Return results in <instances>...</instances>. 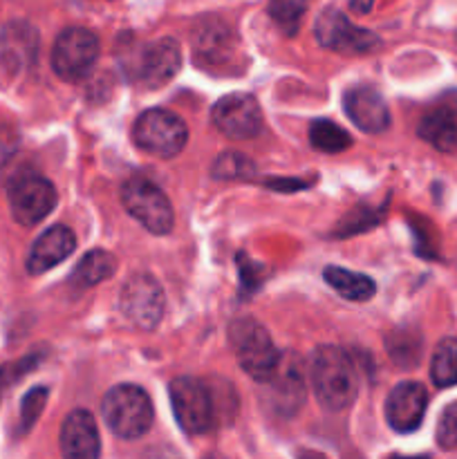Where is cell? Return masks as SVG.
Segmentation results:
<instances>
[{"instance_id": "cell-15", "label": "cell", "mask_w": 457, "mask_h": 459, "mask_svg": "<svg viewBox=\"0 0 457 459\" xmlns=\"http://www.w3.org/2000/svg\"><path fill=\"white\" fill-rule=\"evenodd\" d=\"M269 385V402H272L273 411L278 415L291 417L305 402V379H303V366H300L296 354H285L280 357L276 372L272 379L267 381Z\"/></svg>"}, {"instance_id": "cell-30", "label": "cell", "mask_w": 457, "mask_h": 459, "mask_svg": "<svg viewBox=\"0 0 457 459\" xmlns=\"http://www.w3.org/2000/svg\"><path fill=\"white\" fill-rule=\"evenodd\" d=\"M18 143H21V134H18L16 124L0 117V164H4L18 151Z\"/></svg>"}, {"instance_id": "cell-32", "label": "cell", "mask_w": 457, "mask_h": 459, "mask_svg": "<svg viewBox=\"0 0 457 459\" xmlns=\"http://www.w3.org/2000/svg\"><path fill=\"white\" fill-rule=\"evenodd\" d=\"M142 459H184V457L179 455V451H175L173 446H166V444H161V446L148 448V451L143 453Z\"/></svg>"}, {"instance_id": "cell-7", "label": "cell", "mask_w": 457, "mask_h": 459, "mask_svg": "<svg viewBox=\"0 0 457 459\" xmlns=\"http://www.w3.org/2000/svg\"><path fill=\"white\" fill-rule=\"evenodd\" d=\"M7 200L13 220L22 227H34L56 206V188L40 175L22 173L9 182Z\"/></svg>"}, {"instance_id": "cell-1", "label": "cell", "mask_w": 457, "mask_h": 459, "mask_svg": "<svg viewBox=\"0 0 457 459\" xmlns=\"http://www.w3.org/2000/svg\"><path fill=\"white\" fill-rule=\"evenodd\" d=\"M309 379L318 403L341 412L357 399V370L348 354L334 345H321L309 359Z\"/></svg>"}, {"instance_id": "cell-27", "label": "cell", "mask_w": 457, "mask_h": 459, "mask_svg": "<svg viewBox=\"0 0 457 459\" xmlns=\"http://www.w3.org/2000/svg\"><path fill=\"white\" fill-rule=\"evenodd\" d=\"M215 179H251L255 175V166L242 152H222L211 169Z\"/></svg>"}, {"instance_id": "cell-23", "label": "cell", "mask_w": 457, "mask_h": 459, "mask_svg": "<svg viewBox=\"0 0 457 459\" xmlns=\"http://www.w3.org/2000/svg\"><path fill=\"white\" fill-rule=\"evenodd\" d=\"M430 379L437 388L457 385V336H446L437 343L430 361Z\"/></svg>"}, {"instance_id": "cell-19", "label": "cell", "mask_w": 457, "mask_h": 459, "mask_svg": "<svg viewBox=\"0 0 457 459\" xmlns=\"http://www.w3.org/2000/svg\"><path fill=\"white\" fill-rule=\"evenodd\" d=\"M195 56L204 67H233L240 61L237 39L220 22H209L195 34Z\"/></svg>"}, {"instance_id": "cell-20", "label": "cell", "mask_w": 457, "mask_h": 459, "mask_svg": "<svg viewBox=\"0 0 457 459\" xmlns=\"http://www.w3.org/2000/svg\"><path fill=\"white\" fill-rule=\"evenodd\" d=\"M74 249V233L67 227H63V224H54L47 231L40 233L34 245H31L30 255H27V272L31 276H40V273L56 267L58 263H63Z\"/></svg>"}, {"instance_id": "cell-5", "label": "cell", "mask_w": 457, "mask_h": 459, "mask_svg": "<svg viewBox=\"0 0 457 459\" xmlns=\"http://www.w3.org/2000/svg\"><path fill=\"white\" fill-rule=\"evenodd\" d=\"M170 403L177 424L188 435H204L215 424L213 394L206 381L193 377H179L170 384Z\"/></svg>"}, {"instance_id": "cell-10", "label": "cell", "mask_w": 457, "mask_h": 459, "mask_svg": "<svg viewBox=\"0 0 457 459\" xmlns=\"http://www.w3.org/2000/svg\"><path fill=\"white\" fill-rule=\"evenodd\" d=\"M314 34H316V40L323 48L334 49V52L341 54H367L379 45L376 34L352 25L349 18L334 7H327L318 16Z\"/></svg>"}, {"instance_id": "cell-12", "label": "cell", "mask_w": 457, "mask_h": 459, "mask_svg": "<svg viewBox=\"0 0 457 459\" xmlns=\"http://www.w3.org/2000/svg\"><path fill=\"white\" fill-rule=\"evenodd\" d=\"M182 65V52L175 39H160L146 43L134 58V81L148 90H157L168 83Z\"/></svg>"}, {"instance_id": "cell-29", "label": "cell", "mask_w": 457, "mask_h": 459, "mask_svg": "<svg viewBox=\"0 0 457 459\" xmlns=\"http://www.w3.org/2000/svg\"><path fill=\"white\" fill-rule=\"evenodd\" d=\"M439 448L444 451H453L457 448V402L444 408L442 417L437 421V433H435Z\"/></svg>"}, {"instance_id": "cell-11", "label": "cell", "mask_w": 457, "mask_h": 459, "mask_svg": "<svg viewBox=\"0 0 457 459\" xmlns=\"http://www.w3.org/2000/svg\"><path fill=\"white\" fill-rule=\"evenodd\" d=\"M211 119L228 139H251L263 130V110L246 92H233L220 99L213 106Z\"/></svg>"}, {"instance_id": "cell-2", "label": "cell", "mask_w": 457, "mask_h": 459, "mask_svg": "<svg viewBox=\"0 0 457 459\" xmlns=\"http://www.w3.org/2000/svg\"><path fill=\"white\" fill-rule=\"evenodd\" d=\"M228 343L242 370L251 379L267 384L276 372L282 354L273 345L269 332L254 318H237L228 325Z\"/></svg>"}, {"instance_id": "cell-17", "label": "cell", "mask_w": 457, "mask_h": 459, "mask_svg": "<svg viewBox=\"0 0 457 459\" xmlns=\"http://www.w3.org/2000/svg\"><path fill=\"white\" fill-rule=\"evenodd\" d=\"M39 52V36L27 22H9L0 31V70L16 76L34 65Z\"/></svg>"}, {"instance_id": "cell-6", "label": "cell", "mask_w": 457, "mask_h": 459, "mask_svg": "<svg viewBox=\"0 0 457 459\" xmlns=\"http://www.w3.org/2000/svg\"><path fill=\"white\" fill-rule=\"evenodd\" d=\"M121 204L142 227L155 236H166L173 229V206L160 186L143 178H133L121 186Z\"/></svg>"}, {"instance_id": "cell-4", "label": "cell", "mask_w": 457, "mask_h": 459, "mask_svg": "<svg viewBox=\"0 0 457 459\" xmlns=\"http://www.w3.org/2000/svg\"><path fill=\"white\" fill-rule=\"evenodd\" d=\"M133 137L134 143L148 155L170 160L186 146L188 130L177 115L161 110V108H152V110L142 112L139 119L134 121Z\"/></svg>"}, {"instance_id": "cell-36", "label": "cell", "mask_w": 457, "mask_h": 459, "mask_svg": "<svg viewBox=\"0 0 457 459\" xmlns=\"http://www.w3.org/2000/svg\"><path fill=\"white\" fill-rule=\"evenodd\" d=\"M388 459H430L428 455H392Z\"/></svg>"}, {"instance_id": "cell-31", "label": "cell", "mask_w": 457, "mask_h": 459, "mask_svg": "<svg viewBox=\"0 0 457 459\" xmlns=\"http://www.w3.org/2000/svg\"><path fill=\"white\" fill-rule=\"evenodd\" d=\"M237 263H240V278H242V290L245 291H254L258 290L260 282L264 278V269L263 264H255L249 255L240 254L237 255Z\"/></svg>"}, {"instance_id": "cell-34", "label": "cell", "mask_w": 457, "mask_h": 459, "mask_svg": "<svg viewBox=\"0 0 457 459\" xmlns=\"http://www.w3.org/2000/svg\"><path fill=\"white\" fill-rule=\"evenodd\" d=\"M352 9L357 13H367L372 9V4H375V0H352Z\"/></svg>"}, {"instance_id": "cell-9", "label": "cell", "mask_w": 457, "mask_h": 459, "mask_svg": "<svg viewBox=\"0 0 457 459\" xmlns=\"http://www.w3.org/2000/svg\"><path fill=\"white\" fill-rule=\"evenodd\" d=\"M119 307L128 321L142 330H155L164 316L166 299L160 282L148 273L128 278L119 294Z\"/></svg>"}, {"instance_id": "cell-3", "label": "cell", "mask_w": 457, "mask_h": 459, "mask_svg": "<svg viewBox=\"0 0 457 459\" xmlns=\"http://www.w3.org/2000/svg\"><path fill=\"white\" fill-rule=\"evenodd\" d=\"M108 429L121 439H139L152 426V403L146 390L133 384L115 385L101 403Z\"/></svg>"}, {"instance_id": "cell-16", "label": "cell", "mask_w": 457, "mask_h": 459, "mask_svg": "<svg viewBox=\"0 0 457 459\" xmlns=\"http://www.w3.org/2000/svg\"><path fill=\"white\" fill-rule=\"evenodd\" d=\"M61 455L63 459H99L101 439L94 417L88 411H72L61 426Z\"/></svg>"}, {"instance_id": "cell-8", "label": "cell", "mask_w": 457, "mask_h": 459, "mask_svg": "<svg viewBox=\"0 0 457 459\" xmlns=\"http://www.w3.org/2000/svg\"><path fill=\"white\" fill-rule=\"evenodd\" d=\"M99 58V39L85 27H67L52 49V67L63 81H81Z\"/></svg>"}, {"instance_id": "cell-28", "label": "cell", "mask_w": 457, "mask_h": 459, "mask_svg": "<svg viewBox=\"0 0 457 459\" xmlns=\"http://www.w3.org/2000/svg\"><path fill=\"white\" fill-rule=\"evenodd\" d=\"M47 388L39 385V388H31L30 393L22 397L21 402V421H18V435H25L34 429V424L39 421L40 412H43L45 403H47Z\"/></svg>"}, {"instance_id": "cell-26", "label": "cell", "mask_w": 457, "mask_h": 459, "mask_svg": "<svg viewBox=\"0 0 457 459\" xmlns=\"http://www.w3.org/2000/svg\"><path fill=\"white\" fill-rule=\"evenodd\" d=\"M312 0H269V16L278 25V30L287 36L298 31L300 21L307 13Z\"/></svg>"}, {"instance_id": "cell-33", "label": "cell", "mask_w": 457, "mask_h": 459, "mask_svg": "<svg viewBox=\"0 0 457 459\" xmlns=\"http://www.w3.org/2000/svg\"><path fill=\"white\" fill-rule=\"evenodd\" d=\"M267 186L273 191H296V188H305L309 184L300 182V179H273V182H267Z\"/></svg>"}, {"instance_id": "cell-21", "label": "cell", "mask_w": 457, "mask_h": 459, "mask_svg": "<svg viewBox=\"0 0 457 459\" xmlns=\"http://www.w3.org/2000/svg\"><path fill=\"white\" fill-rule=\"evenodd\" d=\"M323 278H325V282L336 294H341L348 300H354V303H366V300H370L376 294L375 281L367 278L366 273L349 272V269L332 264V267L323 272Z\"/></svg>"}, {"instance_id": "cell-37", "label": "cell", "mask_w": 457, "mask_h": 459, "mask_svg": "<svg viewBox=\"0 0 457 459\" xmlns=\"http://www.w3.org/2000/svg\"><path fill=\"white\" fill-rule=\"evenodd\" d=\"M202 459H228V457H224L222 453H209V455H204Z\"/></svg>"}, {"instance_id": "cell-35", "label": "cell", "mask_w": 457, "mask_h": 459, "mask_svg": "<svg viewBox=\"0 0 457 459\" xmlns=\"http://www.w3.org/2000/svg\"><path fill=\"white\" fill-rule=\"evenodd\" d=\"M298 459H327V457L323 455V453H316V451H300Z\"/></svg>"}, {"instance_id": "cell-18", "label": "cell", "mask_w": 457, "mask_h": 459, "mask_svg": "<svg viewBox=\"0 0 457 459\" xmlns=\"http://www.w3.org/2000/svg\"><path fill=\"white\" fill-rule=\"evenodd\" d=\"M343 110L363 133H384L390 126V110L375 88H349L343 97Z\"/></svg>"}, {"instance_id": "cell-13", "label": "cell", "mask_w": 457, "mask_h": 459, "mask_svg": "<svg viewBox=\"0 0 457 459\" xmlns=\"http://www.w3.org/2000/svg\"><path fill=\"white\" fill-rule=\"evenodd\" d=\"M417 133L437 151H457V90H448L430 103L421 115Z\"/></svg>"}, {"instance_id": "cell-24", "label": "cell", "mask_w": 457, "mask_h": 459, "mask_svg": "<svg viewBox=\"0 0 457 459\" xmlns=\"http://www.w3.org/2000/svg\"><path fill=\"white\" fill-rule=\"evenodd\" d=\"M385 348L399 368H415L421 361V336L410 327L388 334Z\"/></svg>"}, {"instance_id": "cell-22", "label": "cell", "mask_w": 457, "mask_h": 459, "mask_svg": "<svg viewBox=\"0 0 457 459\" xmlns=\"http://www.w3.org/2000/svg\"><path fill=\"white\" fill-rule=\"evenodd\" d=\"M116 272V258L112 254L103 249H94L90 254H85L81 258V263L76 264L74 273L70 278L72 287H79V290H90V287L99 285L101 281H108L112 273Z\"/></svg>"}, {"instance_id": "cell-25", "label": "cell", "mask_w": 457, "mask_h": 459, "mask_svg": "<svg viewBox=\"0 0 457 459\" xmlns=\"http://www.w3.org/2000/svg\"><path fill=\"white\" fill-rule=\"evenodd\" d=\"M309 142L321 152H343L352 146V137L345 128L330 119H316L309 126Z\"/></svg>"}, {"instance_id": "cell-14", "label": "cell", "mask_w": 457, "mask_h": 459, "mask_svg": "<svg viewBox=\"0 0 457 459\" xmlns=\"http://www.w3.org/2000/svg\"><path fill=\"white\" fill-rule=\"evenodd\" d=\"M428 406L426 388L417 381H403L394 385L385 399V420L397 433H415L421 426Z\"/></svg>"}]
</instances>
